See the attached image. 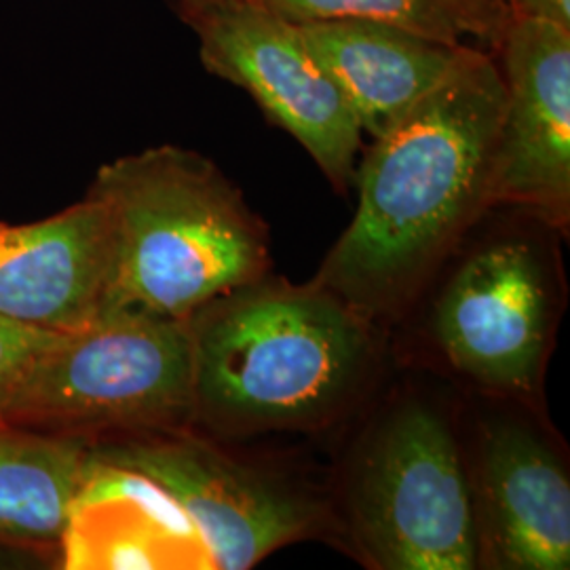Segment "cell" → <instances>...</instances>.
I'll return each mask as SVG.
<instances>
[{
    "mask_svg": "<svg viewBox=\"0 0 570 570\" xmlns=\"http://www.w3.org/2000/svg\"><path fill=\"white\" fill-rule=\"evenodd\" d=\"M94 465L82 435L0 423V532L60 539Z\"/></svg>",
    "mask_w": 570,
    "mask_h": 570,
    "instance_id": "cell-14",
    "label": "cell"
},
{
    "mask_svg": "<svg viewBox=\"0 0 570 570\" xmlns=\"http://www.w3.org/2000/svg\"><path fill=\"white\" fill-rule=\"evenodd\" d=\"M226 2H233V0H167V4L178 13L180 20L188 21L195 20L197 16H202L205 11L214 9V7H220Z\"/></svg>",
    "mask_w": 570,
    "mask_h": 570,
    "instance_id": "cell-18",
    "label": "cell"
},
{
    "mask_svg": "<svg viewBox=\"0 0 570 570\" xmlns=\"http://www.w3.org/2000/svg\"><path fill=\"white\" fill-rule=\"evenodd\" d=\"M480 556L499 569L570 567V482L546 438L518 419L487 421L478 446Z\"/></svg>",
    "mask_w": 570,
    "mask_h": 570,
    "instance_id": "cell-10",
    "label": "cell"
},
{
    "mask_svg": "<svg viewBox=\"0 0 570 570\" xmlns=\"http://www.w3.org/2000/svg\"><path fill=\"white\" fill-rule=\"evenodd\" d=\"M87 195L110 226L106 313L188 320L268 273L263 220L195 150L165 144L102 165Z\"/></svg>",
    "mask_w": 570,
    "mask_h": 570,
    "instance_id": "cell-3",
    "label": "cell"
},
{
    "mask_svg": "<svg viewBox=\"0 0 570 570\" xmlns=\"http://www.w3.org/2000/svg\"><path fill=\"white\" fill-rule=\"evenodd\" d=\"M294 23L366 20L494 56L511 16L503 0H258Z\"/></svg>",
    "mask_w": 570,
    "mask_h": 570,
    "instance_id": "cell-15",
    "label": "cell"
},
{
    "mask_svg": "<svg viewBox=\"0 0 570 570\" xmlns=\"http://www.w3.org/2000/svg\"><path fill=\"white\" fill-rule=\"evenodd\" d=\"M110 226L104 205L85 195L58 214L0 223V315L70 332L106 313Z\"/></svg>",
    "mask_w": 570,
    "mask_h": 570,
    "instance_id": "cell-11",
    "label": "cell"
},
{
    "mask_svg": "<svg viewBox=\"0 0 570 570\" xmlns=\"http://www.w3.org/2000/svg\"><path fill=\"white\" fill-rule=\"evenodd\" d=\"M298 28L308 51L341 87L362 131L372 138L475 51L376 21H306Z\"/></svg>",
    "mask_w": 570,
    "mask_h": 570,
    "instance_id": "cell-12",
    "label": "cell"
},
{
    "mask_svg": "<svg viewBox=\"0 0 570 570\" xmlns=\"http://www.w3.org/2000/svg\"><path fill=\"white\" fill-rule=\"evenodd\" d=\"M511 18L550 21L570 28V0H503Z\"/></svg>",
    "mask_w": 570,
    "mask_h": 570,
    "instance_id": "cell-17",
    "label": "cell"
},
{
    "mask_svg": "<svg viewBox=\"0 0 570 570\" xmlns=\"http://www.w3.org/2000/svg\"><path fill=\"white\" fill-rule=\"evenodd\" d=\"M505 104L490 207L527 209L546 225L570 218V28L511 18L499 49Z\"/></svg>",
    "mask_w": 570,
    "mask_h": 570,
    "instance_id": "cell-9",
    "label": "cell"
},
{
    "mask_svg": "<svg viewBox=\"0 0 570 570\" xmlns=\"http://www.w3.org/2000/svg\"><path fill=\"white\" fill-rule=\"evenodd\" d=\"M193 416L186 320L108 311L61 332L13 389L0 423L79 435L171 428Z\"/></svg>",
    "mask_w": 570,
    "mask_h": 570,
    "instance_id": "cell-4",
    "label": "cell"
},
{
    "mask_svg": "<svg viewBox=\"0 0 570 570\" xmlns=\"http://www.w3.org/2000/svg\"><path fill=\"white\" fill-rule=\"evenodd\" d=\"M503 104L499 63L475 49L376 136L355 169V216L315 284L370 322L406 303L490 207Z\"/></svg>",
    "mask_w": 570,
    "mask_h": 570,
    "instance_id": "cell-1",
    "label": "cell"
},
{
    "mask_svg": "<svg viewBox=\"0 0 570 570\" xmlns=\"http://www.w3.org/2000/svg\"><path fill=\"white\" fill-rule=\"evenodd\" d=\"M346 510L376 569L469 570L482 560L454 431L425 402H404L372 431L353 465Z\"/></svg>",
    "mask_w": 570,
    "mask_h": 570,
    "instance_id": "cell-5",
    "label": "cell"
},
{
    "mask_svg": "<svg viewBox=\"0 0 570 570\" xmlns=\"http://www.w3.org/2000/svg\"><path fill=\"white\" fill-rule=\"evenodd\" d=\"M60 539L68 569L178 567L174 546L207 558L199 532L164 490L98 459Z\"/></svg>",
    "mask_w": 570,
    "mask_h": 570,
    "instance_id": "cell-13",
    "label": "cell"
},
{
    "mask_svg": "<svg viewBox=\"0 0 570 570\" xmlns=\"http://www.w3.org/2000/svg\"><path fill=\"white\" fill-rule=\"evenodd\" d=\"M94 454L164 490L199 532L212 569H249L322 524L324 510L305 490L197 438L127 440Z\"/></svg>",
    "mask_w": 570,
    "mask_h": 570,
    "instance_id": "cell-7",
    "label": "cell"
},
{
    "mask_svg": "<svg viewBox=\"0 0 570 570\" xmlns=\"http://www.w3.org/2000/svg\"><path fill=\"white\" fill-rule=\"evenodd\" d=\"M193 414L226 435L326 423L357 393L372 322L322 285L261 277L197 308Z\"/></svg>",
    "mask_w": 570,
    "mask_h": 570,
    "instance_id": "cell-2",
    "label": "cell"
},
{
    "mask_svg": "<svg viewBox=\"0 0 570 570\" xmlns=\"http://www.w3.org/2000/svg\"><path fill=\"white\" fill-rule=\"evenodd\" d=\"M60 334L0 315V414L23 374Z\"/></svg>",
    "mask_w": 570,
    "mask_h": 570,
    "instance_id": "cell-16",
    "label": "cell"
},
{
    "mask_svg": "<svg viewBox=\"0 0 570 570\" xmlns=\"http://www.w3.org/2000/svg\"><path fill=\"white\" fill-rule=\"evenodd\" d=\"M553 303L543 252L530 239L499 237L473 249L440 292L435 341L459 374L529 402L548 360Z\"/></svg>",
    "mask_w": 570,
    "mask_h": 570,
    "instance_id": "cell-8",
    "label": "cell"
},
{
    "mask_svg": "<svg viewBox=\"0 0 570 570\" xmlns=\"http://www.w3.org/2000/svg\"><path fill=\"white\" fill-rule=\"evenodd\" d=\"M205 70L245 89L266 119L303 144L338 193L355 180L362 125L308 51L298 23L258 0H233L188 21Z\"/></svg>",
    "mask_w": 570,
    "mask_h": 570,
    "instance_id": "cell-6",
    "label": "cell"
}]
</instances>
